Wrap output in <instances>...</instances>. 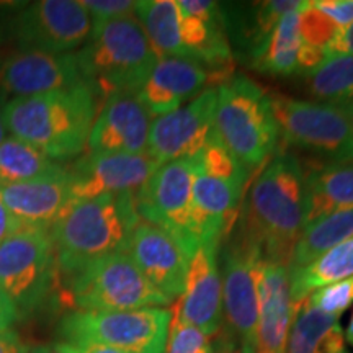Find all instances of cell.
Listing matches in <instances>:
<instances>
[{
  "label": "cell",
  "instance_id": "6da1fadb",
  "mask_svg": "<svg viewBox=\"0 0 353 353\" xmlns=\"http://www.w3.org/2000/svg\"><path fill=\"white\" fill-rule=\"evenodd\" d=\"M241 228L262 249L265 260L290 267L306 228V172L290 152L276 154L250 187Z\"/></svg>",
  "mask_w": 353,
  "mask_h": 353
},
{
  "label": "cell",
  "instance_id": "7a4b0ae2",
  "mask_svg": "<svg viewBox=\"0 0 353 353\" xmlns=\"http://www.w3.org/2000/svg\"><path fill=\"white\" fill-rule=\"evenodd\" d=\"M139 223L136 193H107L74 201L51 229L57 275L69 281L87 265L126 252Z\"/></svg>",
  "mask_w": 353,
  "mask_h": 353
},
{
  "label": "cell",
  "instance_id": "3957f363",
  "mask_svg": "<svg viewBox=\"0 0 353 353\" xmlns=\"http://www.w3.org/2000/svg\"><path fill=\"white\" fill-rule=\"evenodd\" d=\"M97 95L87 83L7 101L3 120L13 138L32 144L52 161L85 149L97 118Z\"/></svg>",
  "mask_w": 353,
  "mask_h": 353
},
{
  "label": "cell",
  "instance_id": "277c9868",
  "mask_svg": "<svg viewBox=\"0 0 353 353\" xmlns=\"http://www.w3.org/2000/svg\"><path fill=\"white\" fill-rule=\"evenodd\" d=\"M74 56L83 82L105 99L114 94H138L157 63L134 15L95 23L90 38Z\"/></svg>",
  "mask_w": 353,
  "mask_h": 353
},
{
  "label": "cell",
  "instance_id": "5b68a950",
  "mask_svg": "<svg viewBox=\"0 0 353 353\" xmlns=\"http://www.w3.org/2000/svg\"><path fill=\"white\" fill-rule=\"evenodd\" d=\"M214 131L247 172L262 167L280 139L270 95L245 74L232 76L218 87Z\"/></svg>",
  "mask_w": 353,
  "mask_h": 353
},
{
  "label": "cell",
  "instance_id": "8992f818",
  "mask_svg": "<svg viewBox=\"0 0 353 353\" xmlns=\"http://www.w3.org/2000/svg\"><path fill=\"white\" fill-rule=\"evenodd\" d=\"M65 303L79 311H131L172 304L126 252L87 265L64 283Z\"/></svg>",
  "mask_w": 353,
  "mask_h": 353
},
{
  "label": "cell",
  "instance_id": "52a82bcc",
  "mask_svg": "<svg viewBox=\"0 0 353 353\" xmlns=\"http://www.w3.org/2000/svg\"><path fill=\"white\" fill-rule=\"evenodd\" d=\"M174 311L143 307L131 311H74L64 316V342H87L126 353H165Z\"/></svg>",
  "mask_w": 353,
  "mask_h": 353
},
{
  "label": "cell",
  "instance_id": "ba28073f",
  "mask_svg": "<svg viewBox=\"0 0 353 353\" xmlns=\"http://www.w3.org/2000/svg\"><path fill=\"white\" fill-rule=\"evenodd\" d=\"M59 283L51 231L25 228L0 242V290L19 317L46 304Z\"/></svg>",
  "mask_w": 353,
  "mask_h": 353
},
{
  "label": "cell",
  "instance_id": "9c48e42d",
  "mask_svg": "<svg viewBox=\"0 0 353 353\" xmlns=\"http://www.w3.org/2000/svg\"><path fill=\"white\" fill-rule=\"evenodd\" d=\"M278 132L286 145L324 159L327 164L353 162V126L339 105L272 94Z\"/></svg>",
  "mask_w": 353,
  "mask_h": 353
},
{
  "label": "cell",
  "instance_id": "30bf717a",
  "mask_svg": "<svg viewBox=\"0 0 353 353\" xmlns=\"http://www.w3.org/2000/svg\"><path fill=\"white\" fill-rule=\"evenodd\" d=\"M198 154L159 165L148 182L136 192L139 218L170 232L192 255L200 247L193 237L190 219Z\"/></svg>",
  "mask_w": 353,
  "mask_h": 353
},
{
  "label": "cell",
  "instance_id": "8fae6325",
  "mask_svg": "<svg viewBox=\"0 0 353 353\" xmlns=\"http://www.w3.org/2000/svg\"><path fill=\"white\" fill-rule=\"evenodd\" d=\"M262 249L241 228L229 237L223 255V304L229 329L241 343V353H254L259 321L257 263Z\"/></svg>",
  "mask_w": 353,
  "mask_h": 353
},
{
  "label": "cell",
  "instance_id": "7c38bea8",
  "mask_svg": "<svg viewBox=\"0 0 353 353\" xmlns=\"http://www.w3.org/2000/svg\"><path fill=\"white\" fill-rule=\"evenodd\" d=\"M94 21L74 0H39L30 3L13 20V38L20 50L69 54L90 38Z\"/></svg>",
  "mask_w": 353,
  "mask_h": 353
},
{
  "label": "cell",
  "instance_id": "4fadbf2b",
  "mask_svg": "<svg viewBox=\"0 0 353 353\" xmlns=\"http://www.w3.org/2000/svg\"><path fill=\"white\" fill-rule=\"evenodd\" d=\"M216 101L218 88L210 87L185 107L154 118L145 154L159 165L196 156L214 131Z\"/></svg>",
  "mask_w": 353,
  "mask_h": 353
},
{
  "label": "cell",
  "instance_id": "5bb4252c",
  "mask_svg": "<svg viewBox=\"0 0 353 353\" xmlns=\"http://www.w3.org/2000/svg\"><path fill=\"white\" fill-rule=\"evenodd\" d=\"M126 254L170 303L182 298L193 255L170 232L141 221L131 234Z\"/></svg>",
  "mask_w": 353,
  "mask_h": 353
},
{
  "label": "cell",
  "instance_id": "9a60e30c",
  "mask_svg": "<svg viewBox=\"0 0 353 353\" xmlns=\"http://www.w3.org/2000/svg\"><path fill=\"white\" fill-rule=\"evenodd\" d=\"M228 82L219 74L188 57H161L138 90L139 100L157 118L195 100L211 85Z\"/></svg>",
  "mask_w": 353,
  "mask_h": 353
},
{
  "label": "cell",
  "instance_id": "2e32d148",
  "mask_svg": "<svg viewBox=\"0 0 353 353\" xmlns=\"http://www.w3.org/2000/svg\"><path fill=\"white\" fill-rule=\"evenodd\" d=\"M152 117L136 92L114 94L105 100L97 114L87 145L90 154H128L143 156L148 152Z\"/></svg>",
  "mask_w": 353,
  "mask_h": 353
},
{
  "label": "cell",
  "instance_id": "e0dca14e",
  "mask_svg": "<svg viewBox=\"0 0 353 353\" xmlns=\"http://www.w3.org/2000/svg\"><path fill=\"white\" fill-rule=\"evenodd\" d=\"M159 167L148 154H90L69 169L74 201L107 195L136 193Z\"/></svg>",
  "mask_w": 353,
  "mask_h": 353
},
{
  "label": "cell",
  "instance_id": "ac0fdd59",
  "mask_svg": "<svg viewBox=\"0 0 353 353\" xmlns=\"http://www.w3.org/2000/svg\"><path fill=\"white\" fill-rule=\"evenodd\" d=\"M81 83L85 82L79 72L76 56L70 52L51 54L20 50L0 64V90L15 99L65 90Z\"/></svg>",
  "mask_w": 353,
  "mask_h": 353
},
{
  "label": "cell",
  "instance_id": "d6986e66",
  "mask_svg": "<svg viewBox=\"0 0 353 353\" xmlns=\"http://www.w3.org/2000/svg\"><path fill=\"white\" fill-rule=\"evenodd\" d=\"M219 244H203L190 260L182 298L175 303L179 319L200 329L208 337L223 324V280Z\"/></svg>",
  "mask_w": 353,
  "mask_h": 353
},
{
  "label": "cell",
  "instance_id": "ffe728a7",
  "mask_svg": "<svg viewBox=\"0 0 353 353\" xmlns=\"http://www.w3.org/2000/svg\"><path fill=\"white\" fill-rule=\"evenodd\" d=\"M255 275L259 321L254 353H286L288 334L298 309L291 298L288 265L262 257Z\"/></svg>",
  "mask_w": 353,
  "mask_h": 353
},
{
  "label": "cell",
  "instance_id": "44dd1931",
  "mask_svg": "<svg viewBox=\"0 0 353 353\" xmlns=\"http://www.w3.org/2000/svg\"><path fill=\"white\" fill-rule=\"evenodd\" d=\"M244 187L198 172L192 190V232L198 245L219 244L239 219Z\"/></svg>",
  "mask_w": 353,
  "mask_h": 353
},
{
  "label": "cell",
  "instance_id": "7402d4cb",
  "mask_svg": "<svg viewBox=\"0 0 353 353\" xmlns=\"http://www.w3.org/2000/svg\"><path fill=\"white\" fill-rule=\"evenodd\" d=\"M0 196L21 226L51 231L74 203L69 169L50 179L0 187Z\"/></svg>",
  "mask_w": 353,
  "mask_h": 353
},
{
  "label": "cell",
  "instance_id": "603a6c76",
  "mask_svg": "<svg viewBox=\"0 0 353 353\" xmlns=\"http://www.w3.org/2000/svg\"><path fill=\"white\" fill-rule=\"evenodd\" d=\"M353 208V162L312 167L306 174V226Z\"/></svg>",
  "mask_w": 353,
  "mask_h": 353
},
{
  "label": "cell",
  "instance_id": "cb8c5ba5",
  "mask_svg": "<svg viewBox=\"0 0 353 353\" xmlns=\"http://www.w3.org/2000/svg\"><path fill=\"white\" fill-rule=\"evenodd\" d=\"M286 353H347L339 317L312 307L306 299L294 312Z\"/></svg>",
  "mask_w": 353,
  "mask_h": 353
},
{
  "label": "cell",
  "instance_id": "d4e9b609",
  "mask_svg": "<svg viewBox=\"0 0 353 353\" xmlns=\"http://www.w3.org/2000/svg\"><path fill=\"white\" fill-rule=\"evenodd\" d=\"M352 276L353 239H348L342 244L332 247L327 252L322 254L321 257L312 260L306 267L290 270L291 298H293L294 306H301L312 291Z\"/></svg>",
  "mask_w": 353,
  "mask_h": 353
},
{
  "label": "cell",
  "instance_id": "484cf974",
  "mask_svg": "<svg viewBox=\"0 0 353 353\" xmlns=\"http://www.w3.org/2000/svg\"><path fill=\"white\" fill-rule=\"evenodd\" d=\"M301 8L281 17L272 33L252 54V65L260 72L272 74V76H293L298 72V52L301 46V34H299Z\"/></svg>",
  "mask_w": 353,
  "mask_h": 353
},
{
  "label": "cell",
  "instance_id": "4316f807",
  "mask_svg": "<svg viewBox=\"0 0 353 353\" xmlns=\"http://www.w3.org/2000/svg\"><path fill=\"white\" fill-rule=\"evenodd\" d=\"M136 19L143 26L157 59L183 57L180 39V12L175 0H143L136 3Z\"/></svg>",
  "mask_w": 353,
  "mask_h": 353
},
{
  "label": "cell",
  "instance_id": "83f0119b",
  "mask_svg": "<svg viewBox=\"0 0 353 353\" xmlns=\"http://www.w3.org/2000/svg\"><path fill=\"white\" fill-rule=\"evenodd\" d=\"M65 170L39 149L13 136L0 144V187L50 179Z\"/></svg>",
  "mask_w": 353,
  "mask_h": 353
},
{
  "label": "cell",
  "instance_id": "f1b7e54d",
  "mask_svg": "<svg viewBox=\"0 0 353 353\" xmlns=\"http://www.w3.org/2000/svg\"><path fill=\"white\" fill-rule=\"evenodd\" d=\"M353 239V208L337 211L309 224L291 254L288 270L306 267L332 247Z\"/></svg>",
  "mask_w": 353,
  "mask_h": 353
},
{
  "label": "cell",
  "instance_id": "f546056e",
  "mask_svg": "<svg viewBox=\"0 0 353 353\" xmlns=\"http://www.w3.org/2000/svg\"><path fill=\"white\" fill-rule=\"evenodd\" d=\"M309 94L321 103L342 105L353 101V56L332 54L307 74Z\"/></svg>",
  "mask_w": 353,
  "mask_h": 353
},
{
  "label": "cell",
  "instance_id": "4dcf8cb0",
  "mask_svg": "<svg viewBox=\"0 0 353 353\" xmlns=\"http://www.w3.org/2000/svg\"><path fill=\"white\" fill-rule=\"evenodd\" d=\"M198 165L200 172L205 175L214 176V179L224 180V182L241 185L244 187L247 182V172L241 162L232 156L231 151L223 144V141L218 138L216 131L206 141L205 148L198 154Z\"/></svg>",
  "mask_w": 353,
  "mask_h": 353
},
{
  "label": "cell",
  "instance_id": "1f68e13d",
  "mask_svg": "<svg viewBox=\"0 0 353 353\" xmlns=\"http://www.w3.org/2000/svg\"><path fill=\"white\" fill-rule=\"evenodd\" d=\"M342 30L334 23L329 17L312 6L311 2H306V6L301 8L299 13V34H301V44L316 50H325L329 44L337 38V34Z\"/></svg>",
  "mask_w": 353,
  "mask_h": 353
},
{
  "label": "cell",
  "instance_id": "d6a6232c",
  "mask_svg": "<svg viewBox=\"0 0 353 353\" xmlns=\"http://www.w3.org/2000/svg\"><path fill=\"white\" fill-rule=\"evenodd\" d=\"M165 353H214V350L208 335L180 321L174 307Z\"/></svg>",
  "mask_w": 353,
  "mask_h": 353
},
{
  "label": "cell",
  "instance_id": "836d02e7",
  "mask_svg": "<svg viewBox=\"0 0 353 353\" xmlns=\"http://www.w3.org/2000/svg\"><path fill=\"white\" fill-rule=\"evenodd\" d=\"M307 303L325 314L341 317L353 304V276L312 291Z\"/></svg>",
  "mask_w": 353,
  "mask_h": 353
},
{
  "label": "cell",
  "instance_id": "e575fe53",
  "mask_svg": "<svg viewBox=\"0 0 353 353\" xmlns=\"http://www.w3.org/2000/svg\"><path fill=\"white\" fill-rule=\"evenodd\" d=\"M136 3L138 2L132 0H83L82 6L85 7L95 25L123 17H132L136 12Z\"/></svg>",
  "mask_w": 353,
  "mask_h": 353
},
{
  "label": "cell",
  "instance_id": "d590c367",
  "mask_svg": "<svg viewBox=\"0 0 353 353\" xmlns=\"http://www.w3.org/2000/svg\"><path fill=\"white\" fill-rule=\"evenodd\" d=\"M311 3L341 30H345L353 23V0H316Z\"/></svg>",
  "mask_w": 353,
  "mask_h": 353
},
{
  "label": "cell",
  "instance_id": "8d00e7d4",
  "mask_svg": "<svg viewBox=\"0 0 353 353\" xmlns=\"http://www.w3.org/2000/svg\"><path fill=\"white\" fill-rule=\"evenodd\" d=\"M179 7L182 13L190 17H195L203 21H224L221 15L219 3L210 2V0H180Z\"/></svg>",
  "mask_w": 353,
  "mask_h": 353
},
{
  "label": "cell",
  "instance_id": "74e56055",
  "mask_svg": "<svg viewBox=\"0 0 353 353\" xmlns=\"http://www.w3.org/2000/svg\"><path fill=\"white\" fill-rule=\"evenodd\" d=\"M54 348L59 353H126L117 348L99 345V343H87V342H57Z\"/></svg>",
  "mask_w": 353,
  "mask_h": 353
},
{
  "label": "cell",
  "instance_id": "f35d334b",
  "mask_svg": "<svg viewBox=\"0 0 353 353\" xmlns=\"http://www.w3.org/2000/svg\"><path fill=\"white\" fill-rule=\"evenodd\" d=\"M21 229L25 228L21 226L20 221L10 213V210L7 208L2 196H0V242L8 239V237L21 231Z\"/></svg>",
  "mask_w": 353,
  "mask_h": 353
},
{
  "label": "cell",
  "instance_id": "ab89813d",
  "mask_svg": "<svg viewBox=\"0 0 353 353\" xmlns=\"http://www.w3.org/2000/svg\"><path fill=\"white\" fill-rule=\"evenodd\" d=\"M332 54H352L353 56V23L348 28L342 30L337 38L329 44L325 56Z\"/></svg>",
  "mask_w": 353,
  "mask_h": 353
},
{
  "label": "cell",
  "instance_id": "60d3db41",
  "mask_svg": "<svg viewBox=\"0 0 353 353\" xmlns=\"http://www.w3.org/2000/svg\"><path fill=\"white\" fill-rule=\"evenodd\" d=\"M28 347L21 341L20 335L13 330L0 332V353H28Z\"/></svg>",
  "mask_w": 353,
  "mask_h": 353
},
{
  "label": "cell",
  "instance_id": "b9f144b4",
  "mask_svg": "<svg viewBox=\"0 0 353 353\" xmlns=\"http://www.w3.org/2000/svg\"><path fill=\"white\" fill-rule=\"evenodd\" d=\"M19 319V312L13 306L7 294L0 290V332L10 329V325Z\"/></svg>",
  "mask_w": 353,
  "mask_h": 353
},
{
  "label": "cell",
  "instance_id": "7bdbcfd3",
  "mask_svg": "<svg viewBox=\"0 0 353 353\" xmlns=\"http://www.w3.org/2000/svg\"><path fill=\"white\" fill-rule=\"evenodd\" d=\"M7 139V126L6 120H3V108L0 107V144Z\"/></svg>",
  "mask_w": 353,
  "mask_h": 353
},
{
  "label": "cell",
  "instance_id": "ee69618b",
  "mask_svg": "<svg viewBox=\"0 0 353 353\" xmlns=\"http://www.w3.org/2000/svg\"><path fill=\"white\" fill-rule=\"evenodd\" d=\"M28 353H59L54 348V345H38L30 350Z\"/></svg>",
  "mask_w": 353,
  "mask_h": 353
},
{
  "label": "cell",
  "instance_id": "f6af8a7d",
  "mask_svg": "<svg viewBox=\"0 0 353 353\" xmlns=\"http://www.w3.org/2000/svg\"><path fill=\"white\" fill-rule=\"evenodd\" d=\"M339 107H341V108L343 110V113L347 114V117H348V120H350L352 126H353V101H347V103H342V105H339Z\"/></svg>",
  "mask_w": 353,
  "mask_h": 353
},
{
  "label": "cell",
  "instance_id": "bcb514c9",
  "mask_svg": "<svg viewBox=\"0 0 353 353\" xmlns=\"http://www.w3.org/2000/svg\"><path fill=\"white\" fill-rule=\"evenodd\" d=\"M343 335H345V342H348L353 347V314L350 317V322H348L347 330H345V334H343Z\"/></svg>",
  "mask_w": 353,
  "mask_h": 353
},
{
  "label": "cell",
  "instance_id": "7dc6e473",
  "mask_svg": "<svg viewBox=\"0 0 353 353\" xmlns=\"http://www.w3.org/2000/svg\"><path fill=\"white\" fill-rule=\"evenodd\" d=\"M224 353H237V352H234V350H228V352H224ZM241 353V352H239Z\"/></svg>",
  "mask_w": 353,
  "mask_h": 353
}]
</instances>
